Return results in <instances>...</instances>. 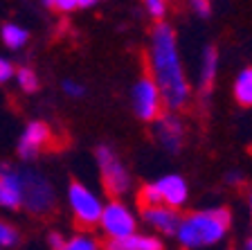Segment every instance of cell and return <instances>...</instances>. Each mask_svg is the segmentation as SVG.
Here are the masks:
<instances>
[{"instance_id": "cell-6", "label": "cell", "mask_w": 252, "mask_h": 250, "mask_svg": "<svg viewBox=\"0 0 252 250\" xmlns=\"http://www.w3.org/2000/svg\"><path fill=\"white\" fill-rule=\"evenodd\" d=\"M101 228L106 237L110 239H126V237H133L137 230V219L135 214L128 210V205H124L122 201L113 198L108 203H104L101 210V219L97 223Z\"/></svg>"}, {"instance_id": "cell-13", "label": "cell", "mask_w": 252, "mask_h": 250, "mask_svg": "<svg viewBox=\"0 0 252 250\" xmlns=\"http://www.w3.org/2000/svg\"><path fill=\"white\" fill-rule=\"evenodd\" d=\"M216 72H219V50L214 45H207L203 52V59H200V90L205 95L214 86Z\"/></svg>"}, {"instance_id": "cell-25", "label": "cell", "mask_w": 252, "mask_h": 250, "mask_svg": "<svg viewBox=\"0 0 252 250\" xmlns=\"http://www.w3.org/2000/svg\"><path fill=\"white\" fill-rule=\"evenodd\" d=\"M191 9H194L200 18H207V16L212 14V5L207 0H194V2H191Z\"/></svg>"}, {"instance_id": "cell-5", "label": "cell", "mask_w": 252, "mask_h": 250, "mask_svg": "<svg viewBox=\"0 0 252 250\" xmlns=\"http://www.w3.org/2000/svg\"><path fill=\"white\" fill-rule=\"evenodd\" d=\"M23 178V205L32 214H47L54 208V189L45 176L36 169H21Z\"/></svg>"}, {"instance_id": "cell-21", "label": "cell", "mask_w": 252, "mask_h": 250, "mask_svg": "<svg viewBox=\"0 0 252 250\" xmlns=\"http://www.w3.org/2000/svg\"><path fill=\"white\" fill-rule=\"evenodd\" d=\"M104 250H140V241H137V235L126 237V239H110Z\"/></svg>"}, {"instance_id": "cell-3", "label": "cell", "mask_w": 252, "mask_h": 250, "mask_svg": "<svg viewBox=\"0 0 252 250\" xmlns=\"http://www.w3.org/2000/svg\"><path fill=\"white\" fill-rule=\"evenodd\" d=\"M68 203H70V210H72L74 221L81 228H93V225L99 223L104 203H101V198L93 189L86 187L84 182L72 180L68 185Z\"/></svg>"}, {"instance_id": "cell-19", "label": "cell", "mask_w": 252, "mask_h": 250, "mask_svg": "<svg viewBox=\"0 0 252 250\" xmlns=\"http://www.w3.org/2000/svg\"><path fill=\"white\" fill-rule=\"evenodd\" d=\"M18 244V230L0 219V248H11Z\"/></svg>"}, {"instance_id": "cell-20", "label": "cell", "mask_w": 252, "mask_h": 250, "mask_svg": "<svg viewBox=\"0 0 252 250\" xmlns=\"http://www.w3.org/2000/svg\"><path fill=\"white\" fill-rule=\"evenodd\" d=\"M144 9H147V14L151 16V18H156L158 23H164V16H167L169 5L164 2V0H147Z\"/></svg>"}, {"instance_id": "cell-23", "label": "cell", "mask_w": 252, "mask_h": 250, "mask_svg": "<svg viewBox=\"0 0 252 250\" xmlns=\"http://www.w3.org/2000/svg\"><path fill=\"white\" fill-rule=\"evenodd\" d=\"M14 77H16V68H14V63H11L9 59H2V57H0V83L11 81Z\"/></svg>"}, {"instance_id": "cell-15", "label": "cell", "mask_w": 252, "mask_h": 250, "mask_svg": "<svg viewBox=\"0 0 252 250\" xmlns=\"http://www.w3.org/2000/svg\"><path fill=\"white\" fill-rule=\"evenodd\" d=\"M0 36H2V43H5L9 50H21L27 41H30V32L25 27L16 25V23H7L0 30Z\"/></svg>"}, {"instance_id": "cell-16", "label": "cell", "mask_w": 252, "mask_h": 250, "mask_svg": "<svg viewBox=\"0 0 252 250\" xmlns=\"http://www.w3.org/2000/svg\"><path fill=\"white\" fill-rule=\"evenodd\" d=\"M94 5H97L94 0H45V7H50L54 11H61V14L77 11V9H90Z\"/></svg>"}, {"instance_id": "cell-22", "label": "cell", "mask_w": 252, "mask_h": 250, "mask_svg": "<svg viewBox=\"0 0 252 250\" xmlns=\"http://www.w3.org/2000/svg\"><path fill=\"white\" fill-rule=\"evenodd\" d=\"M137 241H140V250H164L162 241L156 235H137Z\"/></svg>"}, {"instance_id": "cell-7", "label": "cell", "mask_w": 252, "mask_h": 250, "mask_svg": "<svg viewBox=\"0 0 252 250\" xmlns=\"http://www.w3.org/2000/svg\"><path fill=\"white\" fill-rule=\"evenodd\" d=\"M131 102H133V110L142 122H156L162 115V97L158 90L156 81L149 74H142L133 86L131 93Z\"/></svg>"}, {"instance_id": "cell-9", "label": "cell", "mask_w": 252, "mask_h": 250, "mask_svg": "<svg viewBox=\"0 0 252 250\" xmlns=\"http://www.w3.org/2000/svg\"><path fill=\"white\" fill-rule=\"evenodd\" d=\"M52 144V131L45 122H30L23 131L21 140H18V156L23 160H32L36 158V153H41L45 146Z\"/></svg>"}, {"instance_id": "cell-24", "label": "cell", "mask_w": 252, "mask_h": 250, "mask_svg": "<svg viewBox=\"0 0 252 250\" xmlns=\"http://www.w3.org/2000/svg\"><path fill=\"white\" fill-rule=\"evenodd\" d=\"M63 93L68 95V97H84L86 88L81 86L79 81H72V79H65L63 81Z\"/></svg>"}, {"instance_id": "cell-10", "label": "cell", "mask_w": 252, "mask_h": 250, "mask_svg": "<svg viewBox=\"0 0 252 250\" xmlns=\"http://www.w3.org/2000/svg\"><path fill=\"white\" fill-rule=\"evenodd\" d=\"M23 205V178L21 169L2 162L0 165V208L18 210Z\"/></svg>"}, {"instance_id": "cell-29", "label": "cell", "mask_w": 252, "mask_h": 250, "mask_svg": "<svg viewBox=\"0 0 252 250\" xmlns=\"http://www.w3.org/2000/svg\"><path fill=\"white\" fill-rule=\"evenodd\" d=\"M250 212H252V194H250Z\"/></svg>"}, {"instance_id": "cell-26", "label": "cell", "mask_w": 252, "mask_h": 250, "mask_svg": "<svg viewBox=\"0 0 252 250\" xmlns=\"http://www.w3.org/2000/svg\"><path fill=\"white\" fill-rule=\"evenodd\" d=\"M47 244H50V248H52V250H63L65 239H63L59 232H50V235H47Z\"/></svg>"}, {"instance_id": "cell-4", "label": "cell", "mask_w": 252, "mask_h": 250, "mask_svg": "<svg viewBox=\"0 0 252 250\" xmlns=\"http://www.w3.org/2000/svg\"><path fill=\"white\" fill-rule=\"evenodd\" d=\"M97 165H99V174H101V182H104L106 192L110 196H122L131 189V174L122 165V160L117 158L115 149L101 144L94 151Z\"/></svg>"}, {"instance_id": "cell-8", "label": "cell", "mask_w": 252, "mask_h": 250, "mask_svg": "<svg viewBox=\"0 0 252 250\" xmlns=\"http://www.w3.org/2000/svg\"><path fill=\"white\" fill-rule=\"evenodd\" d=\"M153 136H156L158 144L169 153H178L183 149L185 140V126L176 113H162L153 122Z\"/></svg>"}, {"instance_id": "cell-2", "label": "cell", "mask_w": 252, "mask_h": 250, "mask_svg": "<svg viewBox=\"0 0 252 250\" xmlns=\"http://www.w3.org/2000/svg\"><path fill=\"white\" fill-rule=\"evenodd\" d=\"M232 225V214L227 208H210L200 212H189L180 219L176 239L183 248L198 250L219 244Z\"/></svg>"}, {"instance_id": "cell-17", "label": "cell", "mask_w": 252, "mask_h": 250, "mask_svg": "<svg viewBox=\"0 0 252 250\" xmlns=\"http://www.w3.org/2000/svg\"><path fill=\"white\" fill-rule=\"evenodd\" d=\"M63 250H101V246H99V241L94 239V237L86 235V232H79V235L65 239Z\"/></svg>"}, {"instance_id": "cell-28", "label": "cell", "mask_w": 252, "mask_h": 250, "mask_svg": "<svg viewBox=\"0 0 252 250\" xmlns=\"http://www.w3.org/2000/svg\"><path fill=\"white\" fill-rule=\"evenodd\" d=\"M243 250H252V237H248L246 244H243Z\"/></svg>"}, {"instance_id": "cell-14", "label": "cell", "mask_w": 252, "mask_h": 250, "mask_svg": "<svg viewBox=\"0 0 252 250\" xmlns=\"http://www.w3.org/2000/svg\"><path fill=\"white\" fill-rule=\"evenodd\" d=\"M234 99L241 106H252V66L243 68L234 79Z\"/></svg>"}, {"instance_id": "cell-27", "label": "cell", "mask_w": 252, "mask_h": 250, "mask_svg": "<svg viewBox=\"0 0 252 250\" xmlns=\"http://www.w3.org/2000/svg\"><path fill=\"white\" fill-rule=\"evenodd\" d=\"M225 180L230 182V185H239V182L243 180V176H241V174H239V172H230V174H227V178H225Z\"/></svg>"}, {"instance_id": "cell-11", "label": "cell", "mask_w": 252, "mask_h": 250, "mask_svg": "<svg viewBox=\"0 0 252 250\" xmlns=\"http://www.w3.org/2000/svg\"><path fill=\"white\" fill-rule=\"evenodd\" d=\"M142 221L153 228L156 232L164 237H173L178 232V225H180V212L173 208H167V205H153V208H142Z\"/></svg>"}, {"instance_id": "cell-12", "label": "cell", "mask_w": 252, "mask_h": 250, "mask_svg": "<svg viewBox=\"0 0 252 250\" xmlns=\"http://www.w3.org/2000/svg\"><path fill=\"white\" fill-rule=\"evenodd\" d=\"M158 196H160V203L167 205V208H173L178 210L185 205L187 201V194H189V187H187V180L178 174H169V176H162L160 180L153 182Z\"/></svg>"}, {"instance_id": "cell-18", "label": "cell", "mask_w": 252, "mask_h": 250, "mask_svg": "<svg viewBox=\"0 0 252 250\" xmlns=\"http://www.w3.org/2000/svg\"><path fill=\"white\" fill-rule=\"evenodd\" d=\"M16 83L23 93H34L38 90V77L32 68H18L16 70Z\"/></svg>"}, {"instance_id": "cell-1", "label": "cell", "mask_w": 252, "mask_h": 250, "mask_svg": "<svg viewBox=\"0 0 252 250\" xmlns=\"http://www.w3.org/2000/svg\"><path fill=\"white\" fill-rule=\"evenodd\" d=\"M147 63H149V77L156 81L162 106L167 113L185 108L191 97L187 74L183 70L178 52V38L169 23H156L149 36V50H147Z\"/></svg>"}]
</instances>
